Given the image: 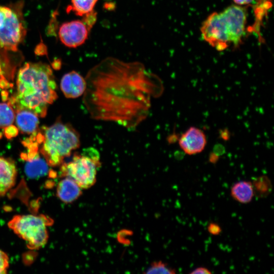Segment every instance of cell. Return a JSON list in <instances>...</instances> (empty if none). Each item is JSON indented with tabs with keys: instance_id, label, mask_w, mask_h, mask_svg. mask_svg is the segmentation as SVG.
Masks as SVG:
<instances>
[{
	"instance_id": "1",
	"label": "cell",
	"mask_w": 274,
	"mask_h": 274,
	"mask_svg": "<svg viewBox=\"0 0 274 274\" xmlns=\"http://www.w3.org/2000/svg\"><path fill=\"white\" fill-rule=\"evenodd\" d=\"M84 103L96 120L134 128L147 116L152 96H160V79L143 64L108 57L92 67L85 78Z\"/></svg>"
},
{
	"instance_id": "2",
	"label": "cell",
	"mask_w": 274,
	"mask_h": 274,
	"mask_svg": "<svg viewBox=\"0 0 274 274\" xmlns=\"http://www.w3.org/2000/svg\"><path fill=\"white\" fill-rule=\"evenodd\" d=\"M17 108H24L45 117L48 106L57 98L56 84L50 67L43 63H26L18 71Z\"/></svg>"
},
{
	"instance_id": "3",
	"label": "cell",
	"mask_w": 274,
	"mask_h": 274,
	"mask_svg": "<svg viewBox=\"0 0 274 274\" xmlns=\"http://www.w3.org/2000/svg\"><path fill=\"white\" fill-rule=\"evenodd\" d=\"M42 142L41 152L48 165L51 166L61 165L64 158L80 146L78 132L60 120L45 129Z\"/></svg>"
},
{
	"instance_id": "4",
	"label": "cell",
	"mask_w": 274,
	"mask_h": 274,
	"mask_svg": "<svg viewBox=\"0 0 274 274\" xmlns=\"http://www.w3.org/2000/svg\"><path fill=\"white\" fill-rule=\"evenodd\" d=\"M100 164L99 152L93 148H87L75 154L70 162L62 163L60 174L73 180L82 189H86L95 184Z\"/></svg>"
},
{
	"instance_id": "5",
	"label": "cell",
	"mask_w": 274,
	"mask_h": 274,
	"mask_svg": "<svg viewBox=\"0 0 274 274\" xmlns=\"http://www.w3.org/2000/svg\"><path fill=\"white\" fill-rule=\"evenodd\" d=\"M53 222L51 218L42 214L17 215L8 222V226L26 242L29 249L38 250L48 242V227Z\"/></svg>"
},
{
	"instance_id": "6",
	"label": "cell",
	"mask_w": 274,
	"mask_h": 274,
	"mask_svg": "<svg viewBox=\"0 0 274 274\" xmlns=\"http://www.w3.org/2000/svg\"><path fill=\"white\" fill-rule=\"evenodd\" d=\"M22 6H0V47L6 50L17 51L26 35Z\"/></svg>"
},
{
	"instance_id": "7",
	"label": "cell",
	"mask_w": 274,
	"mask_h": 274,
	"mask_svg": "<svg viewBox=\"0 0 274 274\" xmlns=\"http://www.w3.org/2000/svg\"><path fill=\"white\" fill-rule=\"evenodd\" d=\"M200 31L204 41L218 51L226 49L230 44L221 12L211 14L202 23Z\"/></svg>"
},
{
	"instance_id": "8",
	"label": "cell",
	"mask_w": 274,
	"mask_h": 274,
	"mask_svg": "<svg viewBox=\"0 0 274 274\" xmlns=\"http://www.w3.org/2000/svg\"><path fill=\"white\" fill-rule=\"evenodd\" d=\"M221 13L230 43L237 47L241 44L245 32L247 9L245 7L233 5L228 7Z\"/></svg>"
},
{
	"instance_id": "9",
	"label": "cell",
	"mask_w": 274,
	"mask_h": 274,
	"mask_svg": "<svg viewBox=\"0 0 274 274\" xmlns=\"http://www.w3.org/2000/svg\"><path fill=\"white\" fill-rule=\"evenodd\" d=\"M90 29L83 20H72L60 25L58 36L65 46L76 48L85 42Z\"/></svg>"
},
{
	"instance_id": "10",
	"label": "cell",
	"mask_w": 274,
	"mask_h": 274,
	"mask_svg": "<svg viewBox=\"0 0 274 274\" xmlns=\"http://www.w3.org/2000/svg\"><path fill=\"white\" fill-rule=\"evenodd\" d=\"M179 145L183 152L188 155H194L202 152L206 145L207 139L200 129L191 126L180 138Z\"/></svg>"
},
{
	"instance_id": "11",
	"label": "cell",
	"mask_w": 274,
	"mask_h": 274,
	"mask_svg": "<svg viewBox=\"0 0 274 274\" xmlns=\"http://www.w3.org/2000/svg\"><path fill=\"white\" fill-rule=\"evenodd\" d=\"M60 88L64 96L69 98H77L84 94L86 88V81L76 71L65 74L60 81Z\"/></svg>"
},
{
	"instance_id": "12",
	"label": "cell",
	"mask_w": 274,
	"mask_h": 274,
	"mask_svg": "<svg viewBox=\"0 0 274 274\" xmlns=\"http://www.w3.org/2000/svg\"><path fill=\"white\" fill-rule=\"evenodd\" d=\"M17 170L14 161L0 157V196H4L15 185Z\"/></svg>"
},
{
	"instance_id": "13",
	"label": "cell",
	"mask_w": 274,
	"mask_h": 274,
	"mask_svg": "<svg viewBox=\"0 0 274 274\" xmlns=\"http://www.w3.org/2000/svg\"><path fill=\"white\" fill-rule=\"evenodd\" d=\"M38 116L33 112L24 108H17L15 121L18 129L23 133H35L38 128Z\"/></svg>"
},
{
	"instance_id": "14",
	"label": "cell",
	"mask_w": 274,
	"mask_h": 274,
	"mask_svg": "<svg viewBox=\"0 0 274 274\" xmlns=\"http://www.w3.org/2000/svg\"><path fill=\"white\" fill-rule=\"evenodd\" d=\"M82 194V189L72 179L64 177L58 184L56 195L65 203H71L77 200Z\"/></svg>"
},
{
	"instance_id": "15",
	"label": "cell",
	"mask_w": 274,
	"mask_h": 274,
	"mask_svg": "<svg viewBox=\"0 0 274 274\" xmlns=\"http://www.w3.org/2000/svg\"><path fill=\"white\" fill-rule=\"evenodd\" d=\"M230 195L235 200L241 203H250L254 196L252 182L243 180L235 183L231 188Z\"/></svg>"
},
{
	"instance_id": "16",
	"label": "cell",
	"mask_w": 274,
	"mask_h": 274,
	"mask_svg": "<svg viewBox=\"0 0 274 274\" xmlns=\"http://www.w3.org/2000/svg\"><path fill=\"white\" fill-rule=\"evenodd\" d=\"M98 0H71L67 11H73L76 15L83 16L93 11Z\"/></svg>"
},
{
	"instance_id": "17",
	"label": "cell",
	"mask_w": 274,
	"mask_h": 274,
	"mask_svg": "<svg viewBox=\"0 0 274 274\" xmlns=\"http://www.w3.org/2000/svg\"><path fill=\"white\" fill-rule=\"evenodd\" d=\"M252 183L254 195L259 198L267 197L272 190V184L266 176H261L254 178Z\"/></svg>"
},
{
	"instance_id": "18",
	"label": "cell",
	"mask_w": 274,
	"mask_h": 274,
	"mask_svg": "<svg viewBox=\"0 0 274 274\" xmlns=\"http://www.w3.org/2000/svg\"><path fill=\"white\" fill-rule=\"evenodd\" d=\"M47 165L46 160L39 156H35L26 164V172L31 177L43 175L46 172Z\"/></svg>"
},
{
	"instance_id": "19",
	"label": "cell",
	"mask_w": 274,
	"mask_h": 274,
	"mask_svg": "<svg viewBox=\"0 0 274 274\" xmlns=\"http://www.w3.org/2000/svg\"><path fill=\"white\" fill-rule=\"evenodd\" d=\"M15 113L10 104L0 103V128H7L15 121Z\"/></svg>"
},
{
	"instance_id": "20",
	"label": "cell",
	"mask_w": 274,
	"mask_h": 274,
	"mask_svg": "<svg viewBox=\"0 0 274 274\" xmlns=\"http://www.w3.org/2000/svg\"><path fill=\"white\" fill-rule=\"evenodd\" d=\"M271 7V2L270 0H258L254 7L255 13L256 15V21L254 26L252 27V30L259 33L260 22L262 21L263 17Z\"/></svg>"
},
{
	"instance_id": "21",
	"label": "cell",
	"mask_w": 274,
	"mask_h": 274,
	"mask_svg": "<svg viewBox=\"0 0 274 274\" xmlns=\"http://www.w3.org/2000/svg\"><path fill=\"white\" fill-rule=\"evenodd\" d=\"M176 270L161 261L154 262L145 272L146 273H176Z\"/></svg>"
},
{
	"instance_id": "22",
	"label": "cell",
	"mask_w": 274,
	"mask_h": 274,
	"mask_svg": "<svg viewBox=\"0 0 274 274\" xmlns=\"http://www.w3.org/2000/svg\"><path fill=\"white\" fill-rule=\"evenodd\" d=\"M9 267V256L4 251L0 249V274L6 273Z\"/></svg>"
},
{
	"instance_id": "23",
	"label": "cell",
	"mask_w": 274,
	"mask_h": 274,
	"mask_svg": "<svg viewBox=\"0 0 274 274\" xmlns=\"http://www.w3.org/2000/svg\"><path fill=\"white\" fill-rule=\"evenodd\" d=\"M207 230L213 235H218L222 232L221 226L215 222H211L207 227Z\"/></svg>"
},
{
	"instance_id": "24",
	"label": "cell",
	"mask_w": 274,
	"mask_h": 274,
	"mask_svg": "<svg viewBox=\"0 0 274 274\" xmlns=\"http://www.w3.org/2000/svg\"><path fill=\"white\" fill-rule=\"evenodd\" d=\"M190 274H211L212 272L207 267H198L192 270Z\"/></svg>"
},
{
	"instance_id": "25",
	"label": "cell",
	"mask_w": 274,
	"mask_h": 274,
	"mask_svg": "<svg viewBox=\"0 0 274 274\" xmlns=\"http://www.w3.org/2000/svg\"><path fill=\"white\" fill-rule=\"evenodd\" d=\"M213 152L220 156L225 153V148L222 145L217 144L214 146Z\"/></svg>"
},
{
	"instance_id": "26",
	"label": "cell",
	"mask_w": 274,
	"mask_h": 274,
	"mask_svg": "<svg viewBox=\"0 0 274 274\" xmlns=\"http://www.w3.org/2000/svg\"><path fill=\"white\" fill-rule=\"evenodd\" d=\"M220 138L224 141H226L229 140L230 133L229 131L227 128L222 129L219 132Z\"/></svg>"
},
{
	"instance_id": "27",
	"label": "cell",
	"mask_w": 274,
	"mask_h": 274,
	"mask_svg": "<svg viewBox=\"0 0 274 274\" xmlns=\"http://www.w3.org/2000/svg\"><path fill=\"white\" fill-rule=\"evenodd\" d=\"M220 156L218 155L213 152L210 153L209 156V161L212 164H216L219 159Z\"/></svg>"
},
{
	"instance_id": "28",
	"label": "cell",
	"mask_w": 274,
	"mask_h": 274,
	"mask_svg": "<svg viewBox=\"0 0 274 274\" xmlns=\"http://www.w3.org/2000/svg\"><path fill=\"white\" fill-rule=\"evenodd\" d=\"M254 0H233L234 3L238 6L249 5Z\"/></svg>"
},
{
	"instance_id": "29",
	"label": "cell",
	"mask_w": 274,
	"mask_h": 274,
	"mask_svg": "<svg viewBox=\"0 0 274 274\" xmlns=\"http://www.w3.org/2000/svg\"><path fill=\"white\" fill-rule=\"evenodd\" d=\"M179 140V138L177 134H174L169 137L168 141L169 143H175Z\"/></svg>"
}]
</instances>
